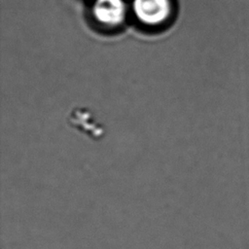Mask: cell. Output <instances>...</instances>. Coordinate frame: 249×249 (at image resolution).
<instances>
[{"instance_id":"obj_1","label":"cell","mask_w":249,"mask_h":249,"mask_svg":"<svg viewBox=\"0 0 249 249\" xmlns=\"http://www.w3.org/2000/svg\"><path fill=\"white\" fill-rule=\"evenodd\" d=\"M134 9L142 20L158 22L168 15L169 3L168 0H135Z\"/></svg>"},{"instance_id":"obj_2","label":"cell","mask_w":249,"mask_h":249,"mask_svg":"<svg viewBox=\"0 0 249 249\" xmlns=\"http://www.w3.org/2000/svg\"><path fill=\"white\" fill-rule=\"evenodd\" d=\"M94 14L100 21L110 24L119 23L124 15V5L122 0H97Z\"/></svg>"}]
</instances>
